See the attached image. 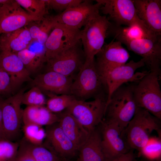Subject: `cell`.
I'll list each match as a JSON object with an SVG mask.
<instances>
[{
	"label": "cell",
	"instance_id": "obj_1",
	"mask_svg": "<svg viewBox=\"0 0 161 161\" xmlns=\"http://www.w3.org/2000/svg\"><path fill=\"white\" fill-rule=\"evenodd\" d=\"M132 84H123L112 95L106 106L103 120L124 130L133 117L137 106Z\"/></svg>",
	"mask_w": 161,
	"mask_h": 161
},
{
	"label": "cell",
	"instance_id": "obj_2",
	"mask_svg": "<svg viewBox=\"0 0 161 161\" xmlns=\"http://www.w3.org/2000/svg\"><path fill=\"white\" fill-rule=\"evenodd\" d=\"M160 120L146 110L137 107L133 117L123 131L131 149L140 152L153 131L160 133Z\"/></svg>",
	"mask_w": 161,
	"mask_h": 161
},
{
	"label": "cell",
	"instance_id": "obj_3",
	"mask_svg": "<svg viewBox=\"0 0 161 161\" xmlns=\"http://www.w3.org/2000/svg\"><path fill=\"white\" fill-rule=\"evenodd\" d=\"M101 6L100 10L112 23L117 26L126 25L140 28L150 38H156L138 17L132 0H97Z\"/></svg>",
	"mask_w": 161,
	"mask_h": 161
},
{
	"label": "cell",
	"instance_id": "obj_4",
	"mask_svg": "<svg viewBox=\"0 0 161 161\" xmlns=\"http://www.w3.org/2000/svg\"><path fill=\"white\" fill-rule=\"evenodd\" d=\"M161 76L148 71L133 85V91L137 107L143 108L161 119V91L159 80Z\"/></svg>",
	"mask_w": 161,
	"mask_h": 161
},
{
	"label": "cell",
	"instance_id": "obj_5",
	"mask_svg": "<svg viewBox=\"0 0 161 161\" xmlns=\"http://www.w3.org/2000/svg\"><path fill=\"white\" fill-rule=\"evenodd\" d=\"M104 86L106 88L97 69L95 58L85 60L73 81L70 95L75 99L86 101L103 93L102 90Z\"/></svg>",
	"mask_w": 161,
	"mask_h": 161
},
{
	"label": "cell",
	"instance_id": "obj_6",
	"mask_svg": "<svg viewBox=\"0 0 161 161\" xmlns=\"http://www.w3.org/2000/svg\"><path fill=\"white\" fill-rule=\"evenodd\" d=\"M107 97L103 93L89 101L75 99L66 111L73 115L89 132L98 126L105 113Z\"/></svg>",
	"mask_w": 161,
	"mask_h": 161
},
{
	"label": "cell",
	"instance_id": "obj_7",
	"mask_svg": "<svg viewBox=\"0 0 161 161\" xmlns=\"http://www.w3.org/2000/svg\"><path fill=\"white\" fill-rule=\"evenodd\" d=\"M111 22L105 16L99 14L91 19L82 30L80 41L86 60H91L101 50L108 32Z\"/></svg>",
	"mask_w": 161,
	"mask_h": 161
},
{
	"label": "cell",
	"instance_id": "obj_8",
	"mask_svg": "<svg viewBox=\"0 0 161 161\" xmlns=\"http://www.w3.org/2000/svg\"><path fill=\"white\" fill-rule=\"evenodd\" d=\"M113 37L129 50L140 56L150 72L161 76V37L130 39L118 35Z\"/></svg>",
	"mask_w": 161,
	"mask_h": 161
},
{
	"label": "cell",
	"instance_id": "obj_9",
	"mask_svg": "<svg viewBox=\"0 0 161 161\" xmlns=\"http://www.w3.org/2000/svg\"><path fill=\"white\" fill-rule=\"evenodd\" d=\"M22 89L12 96L3 99L1 103L3 127L4 138L15 142L20 134L23 110L21 107Z\"/></svg>",
	"mask_w": 161,
	"mask_h": 161
},
{
	"label": "cell",
	"instance_id": "obj_10",
	"mask_svg": "<svg viewBox=\"0 0 161 161\" xmlns=\"http://www.w3.org/2000/svg\"><path fill=\"white\" fill-rule=\"evenodd\" d=\"M81 31L56 22L44 44L46 62L75 45L80 40Z\"/></svg>",
	"mask_w": 161,
	"mask_h": 161
},
{
	"label": "cell",
	"instance_id": "obj_11",
	"mask_svg": "<svg viewBox=\"0 0 161 161\" xmlns=\"http://www.w3.org/2000/svg\"><path fill=\"white\" fill-rule=\"evenodd\" d=\"M86 60L80 40L47 62V71H52L68 77L79 71Z\"/></svg>",
	"mask_w": 161,
	"mask_h": 161
},
{
	"label": "cell",
	"instance_id": "obj_12",
	"mask_svg": "<svg viewBox=\"0 0 161 161\" xmlns=\"http://www.w3.org/2000/svg\"><path fill=\"white\" fill-rule=\"evenodd\" d=\"M101 145L106 160H110L128 152L131 150L123 130L103 120L99 125Z\"/></svg>",
	"mask_w": 161,
	"mask_h": 161
},
{
	"label": "cell",
	"instance_id": "obj_13",
	"mask_svg": "<svg viewBox=\"0 0 161 161\" xmlns=\"http://www.w3.org/2000/svg\"><path fill=\"white\" fill-rule=\"evenodd\" d=\"M43 18L30 14L16 0H11L0 9V35L16 30Z\"/></svg>",
	"mask_w": 161,
	"mask_h": 161
},
{
	"label": "cell",
	"instance_id": "obj_14",
	"mask_svg": "<svg viewBox=\"0 0 161 161\" xmlns=\"http://www.w3.org/2000/svg\"><path fill=\"white\" fill-rule=\"evenodd\" d=\"M114 40L103 45L96 55V67L103 81L109 72L125 64L130 57L129 53L123 47L122 43Z\"/></svg>",
	"mask_w": 161,
	"mask_h": 161
},
{
	"label": "cell",
	"instance_id": "obj_15",
	"mask_svg": "<svg viewBox=\"0 0 161 161\" xmlns=\"http://www.w3.org/2000/svg\"><path fill=\"white\" fill-rule=\"evenodd\" d=\"M144 65L143 60L142 58L137 62L132 60L115 68L106 76L104 82L107 93L106 106L109 102L112 95L117 88L128 82H138L148 72L144 71L135 73L137 69Z\"/></svg>",
	"mask_w": 161,
	"mask_h": 161
},
{
	"label": "cell",
	"instance_id": "obj_16",
	"mask_svg": "<svg viewBox=\"0 0 161 161\" xmlns=\"http://www.w3.org/2000/svg\"><path fill=\"white\" fill-rule=\"evenodd\" d=\"M83 0L79 5L69 8L55 16H52L57 22L73 28L79 29L92 18L99 14L101 3L96 1Z\"/></svg>",
	"mask_w": 161,
	"mask_h": 161
},
{
	"label": "cell",
	"instance_id": "obj_17",
	"mask_svg": "<svg viewBox=\"0 0 161 161\" xmlns=\"http://www.w3.org/2000/svg\"><path fill=\"white\" fill-rule=\"evenodd\" d=\"M45 146L64 161L74 156L78 151L66 135L58 122L46 126Z\"/></svg>",
	"mask_w": 161,
	"mask_h": 161
},
{
	"label": "cell",
	"instance_id": "obj_18",
	"mask_svg": "<svg viewBox=\"0 0 161 161\" xmlns=\"http://www.w3.org/2000/svg\"><path fill=\"white\" fill-rule=\"evenodd\" d=\"M71 77H68L57 72L47 71L37 75L32 80L33 86L38 88L47 95H70L73 82Z\"/></svg>",
	"mask_w": 161,
	"mask_h": 161
},
{
	"label": "cell",
	"instance_id": "obj_19",
	"mask_svg": "<svg viewBox=\"0 0 161 161\" xmlns=\"http://www.w3.org/2000/svg\"><path fill=\"white\" fill-rule=\"evenodd\" d=\"M132 1L140 19L153 35L161 37V0Z\"/></svg>",
	"mask_w": 161,
	"mask_h": 161
},
{
	"label": "cell",
	"instance_id": "obj_20",
	"mask_svg": "<svg viewBox=\"0 0 161 161\" xmlns=\"http://www.w3.org/2000/svg\"><path fill=\"white\" fill-rule=\"evenodd\" d=\"M0 65L10 76L15 90L24 83L32 81L30 73L16 53L0 52Z\"/></svg>",
	"mask_w": 161,
	"mask_h": 161
},
{
	"label": "cell",
	"instance_id": "obj_21",
	"mask_svg": "<svg viewBox=\"0 0 161 161\" xmlns=\"http://www.w3.org/2000/svg\"><path fill=\"white\" fill-rule=\"evenodd\" d=\"M58 124L79 151L87 140L89 132L71 114L66 111L58 115Z\"/></svg>",
	"mask_w": 161,
	"mask_h": 161
},
{
	"label": "cell",
	"instance_id": "obj_22",
	"mask_svg": "<svg viewBox=\"0 0 161 161\" xmlns=\"http://www.w3.org/2000/svg\"><path fill=\"white\" fill-rule=\"evenodd\" d=\"M33 42L27 26L0 35V52L16 53L28 48Z\"/></svg>",
	"mask_w": 161,
	"mask_h": 161
},
{
	"label": "cell",
	"instance_id": "obj_23",
	"mask_svg": "<svg viewBox=\"0 0 161 161\" xmlns=\"http://www.w3.org/2000/svg\"><path fill=\"white\" fill-rule=\"evenodd\" d=\"M75 161H105L103 152L101 136L98 126L89 132L88 137L78 151Z\"/></svg>",
	"mask_w": 161,
	"mask_h": 161
},
{
	"label": "cell",
	"instance_id": "obj_24",
	"mask_svg": "<svg viewBox=\"0 0 161 161\" xmlns=\"http://www.w3.org/2000/svg\"><path fill=\"white\" fill-rule=\"evenodd\" d=\"M59 116L44 106H27L23 110L24 125L34 124L42 126L58 122Z\"/></svg>",
	"mask_w": 161,
	"mask_h": 161
},
{
	"label": "cell",
	"instance_id": "obj_25",
	"mask_svg": "<svg viewBox=\"0 0 161 161\" xmlns=\"http://www.w3.org/2000/svg\"><path fill=\"white\" fill-rule=\"evenodd\" d=\"M18 151L29 156L34 161H64L45 146L32 143L24 137L19 143Z\"/></svg>",
	"mask_w": 161,
	"mask_h": 161
},
{
	"label": "cell",
	"instance_id": "obj_26",
	"mask_svg": "<svg viewBox=\"0 0 161 161\" xmlns=\"http://www.w3.org/2000/svg\"><path fill=\"white\" fill-rule=\"evenodd\" d=\"M45 53L44 45L38 43V47H33L32 49L28 48L16 54L31 73L38 71L46 62Z\"/></svg>",
	"mask_w": 161,
	"mask_h": 161
},
{
	"label": "cell",
	"instance_id": "obj_27",
	"mask_svg": "<svg viewBox=\"0 0 161 161\" xmlns=\"http://www.w3.org/2000/svg\"><path fill=\"white\" fill-rule=\"evenodd\" d=\"M56 22L52 16H45L40 21L30 23L27 27L33 41L44 44L50 32Z\"/></svg>",
	"mask_w": 161,
	"mask_h": 161
},
{
	"label": "cell",
	"instance_id": "obj_28",
	"mask_svg": "<svg viewBox=\"0 0 161 161\" xmlns=\"http://www.w3.org/2000/svg\"><path fill=\"white\" fill-rule=\"evenodd\" d=\"M49 96L50 98L46 102V107L53 113L60 112L66 109L75 99L71 95H50Z\"/></svg>",
	"mask_w": 161,
	"mask_h": 161
},
{
	"label": "cell",
	"instance_id": "obj_29",
	"mask_svg": "<svg viewBox=\"0 0 161 161\" xmlns=\"http://www.w3.org/2000/svg\"><path fill=\"white\" fill-rule=\"evenodd\" d=\"M30 14L44 17L48 13L47 0H16Z\"/></svg>",
	"mask_w": 161,
	"mask_h": 161
},
{
	"label": "cell",
	"instance_id": "obj_30",
	"mask_svg": "<svg viewBox=\"0 0 161 161\" xmlns=\"http://www.w3.org/2000/svg\"><path fill=\"white\" fill-rule=\"evenodd\" d=\"M24 137L31 143L36 144H42L46 137L45 130L41 126L34 124L24 125Z\"/></svg>",
	"mask_w": 161,
	"mask_h": 161
},
{
	"label": "cell",
	"instance_id": "obj_31",
	"mask_svg": "<svg viewBox=\"0 0 161 161\" xmlns=\"http://www.w3.org/2000/svg\"><path fill=\"white\" fill-rule=\"evenodd\" d=\"M46 103L45 96L42 91L36 86H33L23 95L22 104L27 106H44Z\"/></svg>",
	"mask_w": 161,
	"mask_h": 161
},
{
	"label": "cell",
	"instance_id": "obj_32",
	"mask_svg": "<svg viewBox=\"0 0 161 161\" xmlns=\"http://www.w3.org/2000/svg\"><path fill=\"white\" fill-rule=\"evenodd\" d=\"M18 147V143L5 139L0 140V161H13Z\"/></svg>",
	"mask_w": 161,
	"mask_h": 161
},
{
	"label": "cell",
	"instance_id": "obj_33",
	"mask_svg": "<svg viewBox=\"0 0 161 161\" xmlns=\"http://www.w3.org/2000/svg\"><path fill=\"white\" fill-rule=\"evenodd\" d=\"M140 152L145 157L150 160L160 159L161 154V141L157 139L150 138Z\"/></svg>",
	"mask_w": 161,
	"mask_h": 161
},
{
	"label": "cell",
	"instance_id": "obj_34",
	"mask_svg": "<svg viewBox=\"0 0 161 161\" xmlns=\"http://www.w3.org/2000/svg\"><path fill=\"white\" fill-rule=\"evenodd\" d=\"M82 0H47V6L53 10L61 13L79 5Z\"/></svg>",
	"mask_w": 161,
	"mask_h": 161
},
{
	"label": "cell",
	"instance_id": "obj_35",
	"mask_svg": "<svg viewBox=\"0 0 161 161\" xmlns=\"http://www.w3.org/2000/svg\"><path fill=\"white\" fill-rule=\"evenodd\" d=\"M14 91L10 76L0 65V96L11 93Z\"/></svg>",
	"mask_w": 161,
	"mask_h": 161
},
{
	"label": "cell",
	"instance_id": "obj_36",
	"mask_svg": "<svg viewBox=\"0 0 161 161\" xmlns=\"http://www.w3.org/2000/svg\"><path fill=\"white\" fill-rule=\"evenodd\" d=\"M134 157L133 150L131 149L128 153L105 161H133Z\"/></svg>",
	"mask_w": 161,
	"mask_h": 161
},
{
	"label": "cell",
	"instance_id": "obj_37",
	"mask_svg": "<svg viewBox=\"0 0 161 161\" xmlns=\"http://www.w3.org/2000/svg\"><path fill=\"white\" fill-rule=\"evenodd\" d=\"M13 161H34L27 155L18 151L17 154Z\"/></svg>",
	"mask_w": 161,
	"mask_h": 161
},
{
	"label": "cell",
	"instance_id": "obj_38",
	"mask_svg": "<svg viewBox=\"0 0 161 161\" xmlns=\"http://www.w3.org/2000/svg\"><path fill=\"white\" fill-rule=\"evenodd\" d=\"M3 98L0 96V140L5 139L3 127L2 116L1 108L2 101Z\"/></svg>",
	"mask_w": 161,
	"mask_h": 161
},
{
	"label": "cell",
	"instance_id": "obj_39",
	"mask_svg": "<svg viewBox=\"0 0 161 161\" xmlns=\"http://www.w3.org/2000/svg\"><path fill=\"white\" fill-rule=\"evenodd\" d=\"M11 0H0V5H2L9 3Z\"/></svg>",
	"mask_w": 161,
	"mask_h": 161
},
{
	"label": "cell",
	"instance_id": "obj_40",
	"mask_svg": "<svg viewBox=\"0 0 161 161\" xmlns=\"http://www.w3.org/2000/svg\"><path fill=\"white\" fill-rule=\"evenodd\" d=\"M1 6H2V5H0V9L1 7Z\"/></svg>",
	"mask_w": 161,
	"mask_h": 161
}]
</instances>
